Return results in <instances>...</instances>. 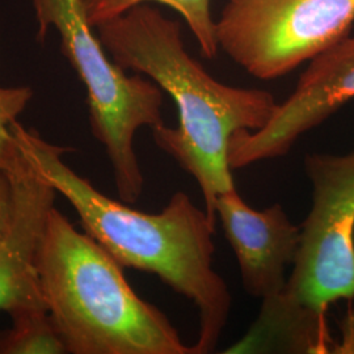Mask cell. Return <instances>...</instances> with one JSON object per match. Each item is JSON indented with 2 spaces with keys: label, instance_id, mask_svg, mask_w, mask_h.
I'll return each instance as SVG.
<instances>
[{
  "label": "cell",
  "instance_id": "6da1fadb",
  "mask_svg": "<svg viewBox=\"0 0 354 354\" xmlns=\"http://www.w3.org/2000/svg\"><path fill=\"white\" fill-rule=\"evenodd\" d=\"M13 140L57 193L75 209L84 232L122 268L155 274L189 299L198 313L194 354L214 352L227 324L232 297L214 269L215 222L185 192L174 193L160 213L136 210L102 194L64 163L71 149L44 140L17 121Z\"/></svg>",
  "mask_w": 354,
  "mask_h": 354
},
{
  "label": "cell",
  "instance_id": "7a4b0ae2",
  "mask_svg": "<svg viewBox=\"0 0 354 354\" xmlns=\"http://www.w3.org/2000/svg\"><path fill=\"white\" fill-rule=\"evenodd\" d=\"M96 28L115 64L149 76L174 99L178 125L152 129L153 140L196 180L205 210L216 222L218 196L235 187L228 165L231 137L266 127L279 102L264 89L215 80L185 50L178 23L149 6H136Z\"/></svg>",
  "mask_w": 354,
  "mask_h": 354
},
{
  "label": "cell",
  "instance_id": "3957f363",
  "mask_svg": "<svg viewBox=\"0 0 354 354\" xmlns=\"http://www.w3.org/2000/svg\"><path fill=\"white\" fill-rule=\"evenodd\" d=\"M37 270L44 301L67 353L194 354L165 313L130 288L122 266L55 206Z\"/></svg>",
  "mask_w": 354,
  "mask_h": 354
},
{
  "label": "cell",
  "instance_id": "277c9868",
  "mask_svg": "<svg viewBox=\"0 0 354 354\" xmlns=\"http://www.w3.org/2000/svg\"><path fill=\"white\" fill-rule=\"evenodd\" d=\"M39 37L54 26L61 48L87 88L92 134L106 152L121 201L137 203L145 177L134 149L140 127L165 125L162 88L140 75L129 76L106 57L100 38L93 36L80 0H33Z\"/></svg>",
  "mask_w": 354,
  "mask_h": 354
},
{
  "label": "cell",
  "instance_id": "5b68a950",
  "mask_svg": "<svg viewBox=\"0 0 354 354\" xmlns=\"http://www.w3.org/2000/svg\"><path fill=\"white\" fill-rule=\"evenodd\" d=\"M304 171L313 205L286 288L274 298L327 323L330 304L354 298V151L310 153Z\"/></svg>",
  "mask_w": 354,
  "mask_h": 354
},
{
  "label": "cell",
  "instance_id": "8992f818",
  "mask_svg": "<svg viewBox=\"0 0 354 354\" xmlns=\"http://www.w3.org/2000/svg\"><path fill=\"white\" fill-rule=\"evenodd\" d=\"M354 24V0H227L218 48L250 75L273 80L315 58Z\"/></svg>",
  "mask_w": 354,
  "mask_h": 354
},
{
  "label": "cell",
  "instance_id": "52a82bcc",
  "mask_svg": "<svg viewBox=\"0 0 354 354\" xmlns=\"http://www.w3.org/2000/svg\"><path fill=\"white\" fill-rule=\"evenodd\" d=\"M354 99V36L310 61L290 96L277 104L266 127L236 131L228 143L232 171L285 156L307 131Z\"/></svg>",
  "mask_w": 354,
  "mask_h": 354
},
{
  "label": "cell",
  "instance_id": "ba28073f",
  "mask_svg": "<svg viewBox=\"0 0 354 354\" xmlns=\"http://www.w3.org/2000/svg\"><path fill=\"white\" fill-rule=\"evenodd\" d=\"M0 168L12 188L11 221L0 239V311L11 315L28 308H46L37 259L57 190L39 176L12 134Z\"/></svg>",
  "mask_w": 354,
  "mask_h": 354
},
{
  "label": "cell",
  "instance_id": "9c48e42d",
  "mask_svg": "<svg viewBox=\"0 0 354 354\" xmlns=\"http://www.w3.org/2000/svg\"><path fill=\"white\" fill-rule=\"evenodd\" d=\"M215 215L236 256L244 291L261 301L279 295L298 253L301 226L291 222L281 203L252 209L235 187L218 196Z\"/></svg>",
  "mask_w": 354,
  "mask_h": 354
},
{
  "label": "cell",
  "instance_id": "30bf717a",
  "mask_svg": "<svg viewBox=\"0 0 354 354\" xmlns=\"http://www.w3.org/2000/svg\"><path fill=\"white\" fill-rule=\"evenodd\" d=\"M146 1L162 3L180 13L197 39L205 58L212 59L218 54L215 21L210 8L212 0H80L92 28L118 17Z\"/></svg>",
  "mask_w": 354,
  "mask_h": 354
},
{
  "label": "cell",
  "instance_id": "8fae6325",
  "mask_svg": "<svg viewBox=\"0 0 354 354\" xmlns=\"http://www.w3.org/2000/svg\"><path fill=\"white\" fill-rule=\"evenodd\" d=\"M11 328L0 332V354L67 353L46 308L11 314Z\"/></svg>",
  "mask_w": 354,
  "mask_h": 354
},
{
  "label": "cell",
  "instance_id": "7c38bea8",
  "mask_svg": "<svg viewBox=\"0 0 354 354\" xmlns=\"http://www.w3.org/2000/svg\"><path fill=\"white\" fill-rule=\"evenodd\" d=\"M33 96L28 87H0V156L7 147L11 137V127Z\"/></svg>",
  "mask_w": 354,
  "mask_h": 354
},
{
  "label": "cell",
  "instance_id": "4fadbf2b",
  "mask_svg": "<svg viewBox=\"0 0 354 354\" xmlns=\"http://www.w3.org/2000/svg\"><path fill=\"white\" fill-rule=\"evenodd\" d=\"M3 156V155H1ZM0 156V160H1ZM12 214V188L4 171L0 168V239L10 226Z\"/></svg>",
  "mask_w": 354,
  "mask_h": 354
}]
</instances>
